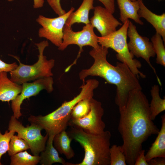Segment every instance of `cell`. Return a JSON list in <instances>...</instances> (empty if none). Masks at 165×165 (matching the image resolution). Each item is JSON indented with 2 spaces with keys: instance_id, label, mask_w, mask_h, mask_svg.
I'll use <instances>...</instances> for the list:
<instances>
[{
  "instance_id": "6da1fadb",
  "label": "cell",
  "mask_w": 165,
  "mask_h": 165,
  "mask_svg": "<svg viewBox=\"0 0 165 165\" xmlns=\"http://www.w3.org/2000/svg\"><path fill=\"white\" fill-rule=\"evenodd\" d=\"M119 110L118 129L123 142L121 146L127 163L134 165L143 143L160 130L151 119L149 104L142 90L130 92L125 106Z\"/></svg>"
},
{
  "instance_id": "7a4b0ae2",
  "label": "cell",
  "mask_w": 165,
  "mask_h": 165,
  "mask_svg": "<svg viewBox=\"0 0 165 165\" xmlns=\"http://www.w3.org/2000/svg\"><path fill=\"white\" fill-rule=\"evenodd\" d=\"M108 49L100 45L93 48L89 52L94 59L92 65L89 68L82 70L79 74L80 79L84 83L88 76H97L104 79L108 83L116 86L115 102L119 109L126 105L129 94L136 90H142L138 77L125 64L117 62L116 66L107 60Z\"/></svg>"
},
{
  "instance_id": "3957f363",
  "label": "cell",
  "mask_w": 165,
  "mask_h": 165,
  "mask_svg": "<svg viewBox=\"0 0 165 165\" xmlns=\"http://www.w3.org/2000/svg\"><path fill=\"white\" fill-rule=\"evenodd\" d=\"M99 81L95 79L86 81L80 87L81 91L72 100L65 101L57 109L45 116L31 115L28 118L31 124H36L44 130L48 136L55 135L66 130L68 126L73 108L81 100L93 97L94 91L97 88Z\"/></svg>"
},
{
  "instance_id": "277c9868",
  "label": "cell",
  "mask_w": 165,
  "mask_h": 165,
  "mask_svg": "<svg viewBox=\"0 0 165 165\" xmlns=\"http://www.w3.org/2000/svg\"><path fill=\"white\" fill-rule=\"evenodd\" d=\"M70 127L67 133L83 148L84 155L81 162L76 164L68 162L67 165H110L111 134L109 131L94 134L87 133L80 128Z\"/></svg>"
},
{
  "instance_id": "5b68a950",
  "label": "cell",
  "mask_w": 165,
  "mask_h": 165,
  "mask_svg": "<svg viewBox=\"0 0 165 165\" xmlns=\"http://www.w3.org/2000/svg\"><path fill=\"white\" fill-rule=\"evenodd\" d=\"M49 45L47 40L35 43L39 55L37 61L33 65L24 64L20 62L17 56L10 55L19 64L16 68L10 72V79L16 83L22 85L24 82L53 76L52 69L55 65V60L53 59L48 60L44 55V50Z\"/></svg>"
},
{
  "instance_id": "8992f818",
  "label": "cell",
  "mask_w": 165,
  "mask_h": 165,
  "mask_svg": "<svg viewBox=\"0 0 165 165\" xmlns=\"http://www.w3.org/2000/svg\"><path fill=\"white\" fill-rule=\"evenodd\" d=\"M130 20H127L118 30L104 37L98 36L101 46L116 51L117 59L126 64L131 71L138 77L145 78L146 75L138 69L141 66V62L136 59L129 50L127 42V32Z\"/></svg>"
},
{
  "instance_id": "52a82bcc",
  "label": "cell",
  "mask_w": 165,
  "mask_h": 165,
  "mask_svg": "<svg viewBox=\"0 0 165 165\" xmlns=\"http://www.w3.org/2000/svg\"><path fill=\"white\" fill-rule=\"evenodd\" d=\"M94 28L90 23L84 26L82 30L75 32L72 30L71 27L64 25L62 42L58 47V49L63 51L69 45L72 44L78 46L79 48L76 58L72 63L66 68L65 72H68L71 67L76 64L78 59L83 51L84 46H90L95 49L100 46L98 42V36L94 32Z\"/></svg>"
},
{
  "instance_id": "ba28073f",
  "label": "cell",
  "mask_w": 165,
  "mask_h": 165,
  "mask_svg": "<svg viewBox=\"0 0 165 165\" xmlns=\"http://www.w3.org/2000/svg\"><path fill=\"white\" fill-rule=\"evenodd\" d=\"M31 124L24 127L13 115L9 122L8 130L16 132L19 137L27 143L32 154L38 156L45 149L48 135L47 134L45 136L42 135L41 128L35 124Z\"/></svg>"
},
{
  "instance_id": "9c48e42d",
  "label": "cell",
  "mask_w": 165,
  "mask_h": 165,
  "mask_svg": "<svg viewBox=\"0 0 165 165\" xmlns=\"http://www.w3.org/2000/svg\"><path fill=\"white\" fill-rule=\"evenodd\" d=\"M104 114L101 103L92 97L89 113L81 118H70L68 126L80 128L88 134H101L105 131V123L102 119Z\"/></svg>"
},
{
  "instance_id": "30bf717a",
  "label": "cell",
  "mask_w": 165,
  "mask_h": 165,
  "mask_svg": "<svg viewBox=\"0 0 165 165\" xmlns=\"http://www.w3.org/2000/svg\"><path fill=\"white\" fill-rule=\"evenodd\" d=\"M74 10L72 7L63 15L54 18L40 15L36 20L42 26L38 31L39 36L46 38L56 46L59 47L63 41L64 26L69 16Z\"/></svg>"
},
{
  "instance_id": "8fae6325",
  "label": "cell",
  "mask_w": 165,
  "mask_h": 165,
  "mask_svg": "<svg viewBox=\"0 0 165 165\" xmlns=\"http://www.w3.org/2000/svg\"><path fill=\"white\" fill-rule=\"evenodd\" d=\"M129 38L127 43L128 49L131 53L137 57H141L144 59L153 71L160 85L161 82L158 76L156 70L150 62V58L154 57L156 54L152 43L147 37L142 36L138 32L136 27L130 21L127 32Z\"/></svg>"
},
{
  "instance_id": "7c38bea8",
  "label": "cell",
  "mask_w": 165,
  "mask_h": 165,
  "mask_svg": "<svg viewBox=\"0 0 165 165\" xmlns=\"http://www.w3.org/2000/svg\"><path fill=\"white\" fill-rule=\"evenodd\" d=\"M53 84L52 76L38 79L31 82L23 83L20 93L11 101L13 116L18 119L22 115L20 109L23 101L27 98L36 96L43 90H46L49 93L52 92L53 90Z\"/></svg>"
},
{
  "instance_id": "4fadbf2b",
  "label": "cell",
  "mask_w": 165,
  "mask_h": 165,
  "mask_svg": "<svg viewBox=\"0 0 165 165\" xmlns=\"http://www.w3.org/2000/svg\"><path fill=\"white\" fill-rule=\"evenodd\" d=\"M94 16L90 19L91 25L95 28L101 37L106 36L116 31L122 24L106 8L101 6L94 7Z\"/></svg>"
},
{
  "instance_id": "5bb4252c",
  "label": "cell",
  "mask_w": 165,
  "mask_h": 165,
  "mask_svg": "<svg viewBox=\"0 0 165 165\" xmlns=\"http://www.w3.org/2000/svg\"><path fill=\"white\" fill-rule=\"evenodd\" d=\"M139 9L138 13L139 17H143L151 24L155 28L156 32L162 37L165 42V13L156 14L150 10L144 5L142 0H138Z\"/></svg>"
},
{
  "instance_id": "9a60e30c",
  "label": "cell",
  "mask_w": 165,
  "mask_h": 165,
  "mask_svg": "<svg viewBox=\"0 0 165 165\" xmlns=\"http://www.w3.org/2000/svg\"><path fill=\"white\" fill-rule=\"evenodd\" d=\"M22 89V85L16 83L8 78L7 72L0 73V101H12L20 93Z\"/></svg>"
},
{
  "instance_id": "2e32d148",
  "label": "cell",
  "mask_w": 165,
  "mask_h": 165,
  "mask_svg": "<svg viewBox=\"0 0 165 165\" xmlns=\"http://www.w3.org/2000/svg\"><path fill=\"white\" fill-rule=\"evenodd\" d=\"M120 10L119 20L123 24L130 19L141 25L144 24L140 19L138 12L139 9L138 1L116 0Z\"/></svg>"
},
{
  "instance_id": "e0dca14e",
  "label": "cell",
  "mask_w": 165,
  "mask_h": 165,
  "mask_svg": "<svg viewBox=\"0 0 165 165\" xmlns=\"http://www.w3.org/2000/svg\"><path fill=\"white\" fill-rule=\"evenodd\" d=\"M162 126L154 142L146 154L145 157L148 163L155 157L165 158V115L161 116Z\"/></svg>"
},
{
  "instance_id": "ac0fdd59",
  "label": "cell",
  "mask_w": 165,
  "mask_h": 165,
  "mask_svg": "<svg viewBox=\"0 0 165 165\" xmlns=\"http://www.w3.org/2000/svg\"><path fill=\"white\" fill-rule=\"evenodd\" d=\"M94 0H83L78 9L73 12L68 18L65 24L71 27L75 23L90 24L89 18L90 10L94 9Z\"/></svg>"
},
{
  "instance_id": "d6986e66",
  "label": "cell",
  "mask_w": 165,
  "mask_h": 165,
  "mask_svg": "<svg viewBox=\"0 0 165 165\" xmlns=\"http://www.w3.org/2000/svg\"><path fill=\"white\" fill-rule=\"evenodd\" d=\"M55 135L48 136L45 149L39 156V163L41 165H51L55 163H59L67 165V162L60 157L58 152L53 146V139Z\"/></svg>"
},
{
  "instance_id": "ffe728a7",
  "label": "cell",
  "mask_w": 165,
  "mask_h": 165,
  "mask_svg": "<svg viewBox=\"0 0 165 165\" xmlns=\"http://www.w3.org/2000/svg\"><path fill=\"white\" fill-rule=\"evenodd\" d=\"M72 140L65 130L56 134L53 139L54 147L59 153L63 154L68 160L72 158L75 155L71 146Z\"/></svg>"
},
{
  "instance_id": "44dd1931",
  "label": "cell",
  "mask_w": 165,
  "mask_h": 165,
  "mask_svg": "<svg viewBox=\"0 0 165 165\" xmlns=\"http://www.w3.org/2000/svg\"><path fill=\"white\" fill-rule=\"evenodd\" d=\"M160 88L158 85H154L150 90L152 100L149 104L151 117L152 120L160 113L165 110V98H162L159 94Z\"/></svg>"
},
{
  "instance_id": "7402d4cb",
  "label": "cell",
  "mask_w": 165,
  "mask_h": 165,
  "mask_svg": "<svg viewBox=\"0 0 165 165\" xmlns=\"http://www.w3.org/2000/svg\"><path fill=\"white\" fill-rule=\"evenodd\" d=\"M10 165H36L39 163V155H31L26 150L10 156Z\"/></svg>"
},
{
  "instance_id": "603a6c76",
  "label": "cell",
  "mask_w": 165,
  "mask_h": 165,
  "mask_svg": "<svg viewBox=\"0 0 165 165\" xmlns=\"http://www.w3.org/2000/svg\"><path fill=\"white\" fill-rule=\"evenodd\" d=\"M153 49L156 55V63L165 66V48L161 36L156 32L151 38Z\"/></svg>"
},
{
  "instance_id": "cb8c5ba5",
  "label": "cell",
  "mask_w": 165,
  "mask_h": 165,
  "mask_svg": "<svg viewBox=\"0 0 165 165\" xmlns=\"http://www.w3.org/2000/svg\"><path fill=\"white\" fill-rule=\"evenodd\" d=\"M92 97L85 98L79 101L73 108L70 118L79 119L86 116L90 110L91 100Z\"/></svg>"
},
{
  "instance_id": "d4e9b609",
  "label": "cell",
  "mask_w": 165,
  "mask_h": 165,
  "mask_svg": "<svg viewBox=\"0 0 165 165\" xmlns=\"http://www.w3.org/2000/svg\"><path fill=\"white\" fill-rule=\"evenodd\" d=\"M30 149L27 143L17 135H13L9 143V148L7 151L9 156L18 152Z\"/></svg>"
},
{
  "instance_id": "484cf974",
  "label": "cell",
  "mask_w": 165,
  "mask_h": 165,
  "mask_svg": "<svg viewBox=\"0 0 165 165\" xmlns=\"http://www.w3.org/2000/svg\"><path fill=\"white\" fill-rule=\"evenodd\" d=\"M110 165H126V156L122 146L114 145L109 150Z\"/></svg>"
},
{
  "instance_id": "4316f807",
  "label": "cell",
  "mask_w": 165,
  "mask_h": 165,
  "mask_svg": "<svg viewBox=\"0 0 165 165\" xmlns=\"http://www.w3.org/2000/svg\"><path fill=\"white\" fill-rule=\"evenodd\" d=\"M15 132L13 130L5 131L3 134L0 130V165L2 164L1 162L2 156L6 153L9 149V143L12 136Z\"/></svg>"
},
{
  "instance_id": "83f0119b",
  "label": "cell",
  "mask_w": 165,
  "mask_h": 165,
  "mask_svg": "<svg viewBox=\"0 0 165 165\" xmlns=\"http://www.w3.org/2000/svg\"><path fill=\"white\" fill-rule=\"evenodd\" d=\"M47 1L52 9L58 16H61L65 14L66 12L61 7L60 0H47Z\"/></svg>"
},
{
  "instance_id": "f1b7e54d",
  "label": "cell",
  "mask_w": 165,
  "mask_h": 165,
  "mask_svg": "<svg viewBox=\"0 0 165 165\" xmlns=\"http://www.w3.org/2000/svg\"><path fill=\"white\" fill-rule=\"evenodd\" d=\"M18 65L16 62L8 64L0 59V73L3 72H10L16 68Z\"/></svg>"
},
{
  "instance_id": "f546056e",
  "label": "cell",
  "mask_w": 165,
  "mask_h": 165,
  "mask_svg": "<svg viewBox=\"0 0 165 165\" xmlns=\"http://www.w3.org/2000/svg\"><path fill=\"white\" fill-rule=\"evenodd\" d=\"M134 165H149L145 155V150L142 149L135 160Z\"/></svg>"
},
{
  "instance_id": "4dcf8cb0",
  "label": "cell",
  "mask_w": 165,
  "mask_h": 165,
  "mask_svg": "<svg viewBox=\"0 0 165 165\" xmlns=\"http://www.w3.org/2000/svg\"><path fill=\"white\" fill-rule=\"evenodd\" d=\"M100 2L105 8L113 14L115 11V0H98Z\"/></svg>"
},
{
  "instance_id": "1f68e13d",
  "label": "cell",
  "mask_w": 165,
  "mask_h": 165,
  "mask_svg": "<svg viewBox=\"0 0 165 165\" xmlns=\"http://www.w3.org/2000/svg\"><path fill=\"white\" fill-rule=\"evenodd\" d=\"M148 163L149 165H165V158H153L149 161Z\"/></svg>"
},
{
  "instance_id": "d6a6232c",
  "label": "cell",
  "mask_w": 165,
  "mask_h": 165,
  "mask_svg": "<svg viewBox=\"0 0 165 165\" xmlns=\"http://www.w3.org/2000/svg\"><path fill=\"white\" fill-rule=\"evenodd\" d=\"M14 0H8L9 2L12 1ZM33 7L37 9L42 7L44 3V0H33Z\"/></svg>"
},
{
  "instance_id": "836d02e7",
  "label": "cell",
  "mask_w": 165,
  "mask_h": 165,
  "mask_svg": "<svg viewBox=\"0 0 165 165\" xmlns=\"http://www.w3.org/2000/svg\"><path fill=\"white\" fill-rule=\"evenodd\" d=\"M132 1H137L138 0H130ZM159 1H160V0H158Z\"/></svg>"
},
{
  "instance_id": "e575fe53",
  "label": "cell",
  "mask_w": 165,
  "mask_h": 165,
  "mask_svg": "<svg viewBox=\"0 0 165 165\" xmlns=\"http://www.w3.org/2000/svg\"><path fill=\"white\" fill-rule=\"evenodd\" d=\"M0 118H1V116H0Z\"/></svg>"
}]
</instances>
